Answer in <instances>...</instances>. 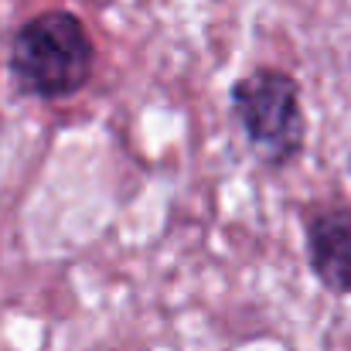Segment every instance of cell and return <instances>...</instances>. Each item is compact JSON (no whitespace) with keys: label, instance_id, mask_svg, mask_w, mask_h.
Listing matches in <instances>:
<instances>
[{"label":"cell","instance_id":"3","mask_svg":"<svg viewBox=\"0 0 351 351\" xmlns=\"http://www.w3.org/2000/svg\"><path fill=\"white\" fill-rule=\"evenodd\" d=\"M307 263L324 290L351 293V208L331 205L307 219Z\"/></svg>","mask_w":351,"mask_h":351},{"label":"cell","instance_id":"1","mask_svg":"<svg viewBox=\"0 0 351 351\" xmlns=\"http://www.w3.org/2000/svg\"><path fill=\"white\" fill-rule=\"evenodd\" d=\"M7 69L24 96L69 99L89 86L96 45L72 10H45L14 31Z\"/></svg>","mask_w":351,"mask_h":351},{"label":"cell","instance_id":"2","mask_svg":"<svg viewBox=\"0 0 351 351\" xmlns=\"http://www.w3.org/2000/svg\"><path fill=\"white\" fill-rule=\"evenodd\" d=\"M235 123L263 167H287L300 157L307 140V119L300 106V86L283 69H252L239 75L229 93Z\"/></svg>","mask_w":351,"mask_h":351}]
</instances>
